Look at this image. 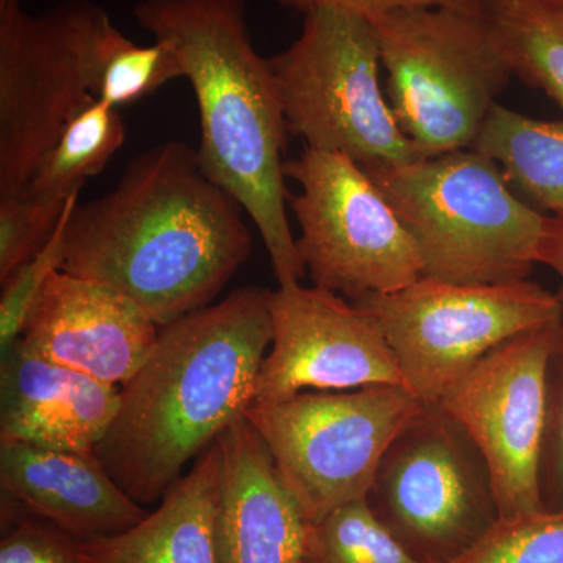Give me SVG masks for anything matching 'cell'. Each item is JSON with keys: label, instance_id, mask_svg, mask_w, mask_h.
<instances>
[{"label": "cell", "instance_id": "cell-1", "mask_svg": "<svg viewBox=\"0 0 563 563\" xmlns=\"http://www.w3.org/2000/svg\"><path fill=\"white\" fill-rule=\"evenodd\" d=\"M243 213L198 150L166 141L133 157L113 190L77 203L60 272L120 291L165 328L213 303L250 258Z\"/></svg>", "mask_w": 563, "mask_h": 563}, {"label": "cell", "instance_id": "cell-2", "mask_svg": "<svg viewBox=\"0 0 563 563\" xmlns=\"http://www.w3.org/2000/svg\"><path fill=\"white\" fill-rule=\"evenodd\" d=\"M272 290L243 287L161 328L121 385L120 409L95 453L141 506L161 503L181 470L244 417L273 343Z\"/></svg>", "mask_w": 563, "mask_h": 563}, {"label": "cell", "instance_id": "cell-3", "mask_svg": "<svg viewBox=\"0 0 563 563\" xmlns=\"http://www.w3.org/2000/svg\"><path fill=\"white\" fill-rule=\"evenodd\" d=\"M133 18L177 55L199 117L203 172L261 233L279 285L306 276L287 217L288 129L269 58L252 44L246 0H141Z\"/></svg>", "mask_w": 563, "mask_h": 563}, {"label": "cell", "instance_id": "cell-4", "mask_svg": "<svg viewBox=\"0 0 563 563\" xmlns=\"http://www.w3.org/2000/svg\"><path fill=\"white\" fill-rule=\"evenodd\" d=\"M412 236L421 277L451 284L528 279L548 217L515 195L498 165L474 150L401 166H362Z\"/></svg>", "mask_w": 563, "mask_h": 563}, {"label": "cell", "instance_id": "cell-5", "mask_svg": "<svg viewBox=\"0 0 563 563\" xmlns=\"http://www.w3.org/2000/svg\"><path fill=\"white\" fill-rule=\"evenodd\" d=\"M125 36L90 0L41 14L0 2V196L22 190L70 118L98 99L103 66Z\"/></svg>", "mask_w": 563, "mask_h": 563}, {"label": "cell", "instance_id": "cell-6", "mask_svg": "<svg viewBox=\"0 0 563 563\" xmlns=\"http://www.w3.org/2000/svg\"><path fill=\"white\" fill-rule=\"evenodd\" d=\"M369 21L393 113L421 157L472 150L514 77L484 13L421 7Z\"/></svg>", "mask_w": 563, "mask_h": 563}, {"label": "cell", "instance_id": "cell-7", "mask_svg": "<svg viewBox=\"0 0 563 563\" xmlns=\"http://www.w3.org/2000/svg\"><path fill=\"white\" fill-rule=\"evenodd\" d=\"M288 133L310 150L361 166L420 161L380 81V44L368 18L331 7L303 14L291 46L269 58Z\"/></svg>", "mask_w": 563, "mask_h": 563}, {"label": "cell", "instance_id": "cell-8", "mask_svg": "<svg viewBox=\"0 0 563 563\" xmlns=\"http://www.w3.org/2000/svg\"><path fill=\"white\" fill-rule=\"evenodd\" d=\"M422 404L399 385L295 393L252 402L244 417L272 451L309 525L366 498L385 451Z\"/></svg>", "mask_w": 563, "mask_h": 563}, {"label": "cell", "instance_id": "cell-9", "mask_svg": "<svg viewBox=\"0 0 563 563\" xmlns=\"http://www.w3.org/2000/svg\"><path fill=\"white\" fill-rule=\"evenodd\" d=\"M366 501L426 563L454 562L501 518L487 459L440 404H422L393 440Z\"/></svg>", "mask_w": 563, "mask_h": 563}, {"label": "cell", "instance_id": "cell-10", "mask_svg": "<svg viewBox=\"0 0 563 563\" xmlns=\"http://www.w3.org/2000/svg\"><path fill=\"white\" fill-rule=\"evenodd\" d=\"M284 173L299 185L288 203L301 229L299 258L314 287L358 302L420 279L412 236L350 155L306 147L285 161Z\"/></svg>", "mask_w": 563, "mask_h": 563}, {"label": "cell", "instance_id": "cell-11", "mask_svg": "<svg viewBox=\"0 0 563 563\" xmlns=\"http://www.w3.org/2000/svg\"><path fill=\"white\" fill-rule=\"evenodd\" d=\"M355 303L377 318L407 388L424 404H439L493 347L563 320L558 295L528 279L451 284L420 277Z\"/></svg>", "mask_w": 563, "mask_h": 563}, {"label": "cell", "instance_id": "cell-12", "mask_svg": "<svg viewBox=\"0 0 563 563\" xmlns=\"http://www.w3.org/2000/svg\"><path fill=\"white\" fill-rule=\"evenodd\" d=\"M562 325L551 322L493 347L439 402L487 459L501 518L544 510L539 463L548 369Z\"/></svg>", "mask_w": 563, "mask_h": 563}, {"label": "cell", "instance_id": "cell-13", "mask_svg": "<svg viewBox=\"0 0 563 563\" xmlns=\"http://www.w3.org/2000/svg\"><path fill=\"white\" fill-rule=\"evenodd\" d=\"M273 343L254 402L307 390H355L406 380L379 321L324 288L279 285L272 291Z\"/></svg>", "mask_w": 563, "mask_h": 563}, {"label": "cell", "instance_id": "cell-14", "mask_svg": "<svg viewBox=\"0 0 563 563\" xmlns=\"http://www.w3.org/2000/svg\"><path fill=\"white\" fill-rule=\"evenodd\" d=\"M158 332L128 296L57 272L44 285L21 339L58 365L121 387L150 357Z\"/></svg>", "mask_w": 563, "mask_h": 563}, {"label": "cell", "instance_id": "cell-15", "mask_svg": "<svg viewBox=\"0 0 563 563\" xmlns=\"http://www.w3.org/2000/svg\"><path fill=\"white\" fill-rule=\"evenodd\" d=\"M221 563H302L309 521L282 481L272 451L246 417L217 439Z\"/></svg>", "mask_w": 563, "mask_h": 563}, {"label": "cell", "instance_id": "cell-16", "mask_svg": "<svg viewBox=\"0 0 563 563\" xmlns=\"http://www.w3.org/2000/svg\"><path fill=\"white\" fill-rule=\"evenodd\" d=\"M2 495L77 542L132 529L147 510L110 476L95 451L0 440Z\"/></svg>", "mask_w": 563, "mask_h": 563}, {"label": "cell", "instance_id": "cell-17", "mask_svg": "<svg viewBox=\"0 0 563 563\" xmlns=\"http://www.w3.org/2000/svg\"><path fill=\"white\" fill-rule=\"evenodd\" d=\"M120 395L118 385L58 365L20 339L0 365V440L95 451Z\"/></svg>", "mask_w": 563, "mask_h": 563}, {"label": "cell", "instance_id": "cell-18", "mask_svg": "<svg viewBox=\"0 0 563 563\" xmlns=\"http://www.w3.org/2000/svg\"><path fill=\"white\" fill-rule=\"evenodd\" d=\"M221 461L217 443L139 525L106 539L79 542L91 563H221L217 514Z\"/></svg>", "mask_w": 563, "mask_h": 563}, {"label": "cell", "instance_id": "cell-19", "mask_svg": "<svg viewBox=\"0 0 563 563\" xmlns=\"http://www.w3.org/2000/svg\"><path fill=\"white\" fill-rule=\"evenodd\" d=\"M472 150L533 206L563 218V120H533L496 103Z\"/></svg>", "mask_w": 563, "mask_h": 563}, {"label": "cell", "instance_id": "cell-20", "mask_svg": "<svg viewBox=\"0 0 563 563\" xmlns=\"http://www.w3.org/2000/svg\"><path fill=\"white\" fill-rule=\"evenodd\" d=\"M483 13L514 77L563 111V5L554 0H484Z\"/></svg>", "mask_w": 563, "mask_h": 563}, {"label": "cell", "instance_id": "cell-21", "mask_svg": "<svg viewBox=\"0 0 563 563\" xmlns=\"http://www.w3.org/2000/svg\"><path fill=\"white\" fill-rule=\"evenodd\" d=\"M124 140L125 125L118 109L91 99L70 118L22 190L41 199L68 201L109 165Z\"/></svg>", "mask_w": 563, "mask_h": 563}, {"label": "cell", "instance_id": "cell-22", "mask_svg": "<svg viewBox=\"0 0 563 563\" xmlns=\"http://www.w3.org/2000/svg\"><path fill=\"white\" fill-rule=\"evenodd\" d=\"M302 563H426L376 517L366 498L309 525Z\"/></svg>", "mask_w": 563, "mask_h": 563}, {"label": "cell", "instance_id": "cell-23", "mask_svg": "<svg viewBox=\"0 0 563 563\" xmlns=\"http://www.w3.org/2000/svg\"><path fill=\"white\" fill-rule=\"evenodd\" d=\"M451 563H563V512L499 518L479 542Z\"/></svg>", "mask_w": 563, "mask_h": 563}, {"label": "cell", "instance_id": "cell-24", "mask_svg": "<svg viewBox=\"0 0 563 563\" xmlns=\"http://www.w3.org/2000/svg\"><path fill=\"white\" fill-rule=\"evenodd\" d=\"M180 77V60L165 43L154 41L141 46L125 36L103 66L98 99L120 110Z\"/></svg>", "mask_w": 563, "mask_h": 563}, {"label": "cell", "instance_id": "cell-25", "mask_svg": "<svg viewBox=\"0 0 563 563\" xmlns=\"http://www.w3.org/2000/svg\"><path fill=\"white\" fill-rule=\"evenodd\" d=\"M79 195L80 191L70 196L60 221L46 244L2 284V296H0V351L2 354H5L21 339L44 285L51 279L52 274L62 269L65 261L66 228H68L70 214L79 203Z\"/></svg>", "mask_w": 563, "mask_h": 563}, {"label": "cell", "instance_id": "cell-26", "mask_svg": "<svg viewBox=\"0 0 563 563\" xmlns=\"http://www.w3.org/2000/svg\"><path fill=\"white\" fill-rule=\"evenodd\" d=\"M66 202L36 198L24 190L0 196V284L46 244Z\"/></svg>", "mask_w": 563, "mask_h": 563}, {"label": "cell", "instance_id": "cell-27", "mask_svg": "<svg viewBox=\"0 0 563 563\" xmlns=\"http://www.w3.org/2000/svg\"><path fill=\"white\" fill-rule=\"evenodd\" d=\"M10 503L13 509L2 504L7 531L0 542V563H91L76 539L22 509L20 515V507Z\"/></svg>", "mask_w": 563, "mask_h": 563}, {"label": "cell", "instance_id": "cell-28", "mask_svg": "<svg viewBox=\"0 0 563 563\" xmlns=\"http://www.w3.org/2000/svg\"><path fill=\"white\" fill-rule=\"evenodd\" d=\"M539 485L544 510L563 512V325L548 369Z\"/></svg>", "mask_w": 563, "mask_h": 563}, {"label": "cell", "instance_id": "cell-29", "mask_svg": "<svg viewBox=\"0 0 563 563\" xmlns=\"http://www.w3.org/2000/svg\"><path fill=\"white\" fill-rule=\"evenodd\" d=\"M277 5L287 10L299 11L306 14L321 7H331L351 11V13L361 14L363 18L379 16L388 11L404 9H424V7H442V9H453L470 11V13H483L484 0H274Z\"/></svg>", "mask_w": 563, "mask_h": 563}, {"label": "cell", "instance_id": "cell-30", "mask_svg": "<svg viewBox=\"0 0 563 563\" xmlns=\"http://www.w3.org/2000/svg\"><path fill=\"white\" fill-rule=\"evenodd\" d=\"M539 263L550 266L561 279L558 298L561 299L563 306V218L548 217L542 246H540Z\"/></svg>", "mask_w": 563, "mask_h": 563}, {"label": "cell", "instance_id": "cell-31", "mask_svg": "<svg viewBox=\"0 0 563 563\" xmlns=\"http://www.w3.org/2000/svg\"><path fill=\"white\" fill-rule=\"evenodd\" d=\"M0 2H13V3H21L22 0H0Z\"/></svg>", "mask_w": 563, "mask_h": 563}, {"label": "cell", "instance_id": "cell-32", "mask_svg": "<svg viewBox=\"0 0 563 563\" xmlns=\"http://www.w3.org/2000/svg\"><path fill=\"white\" fill-rule=\"evenodd\" d=\"M554 2L561 3V5H563V0H554Z\"/></svg>", "mask_w": 563, "mask_h": 563}]
</instances>
